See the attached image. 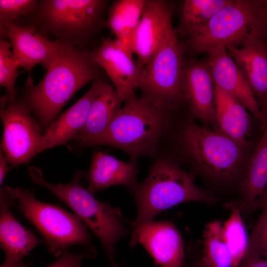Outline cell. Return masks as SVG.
<instances>
[{
    "label": "cell",
    "mask_w": 267,
    "mask_h": 267,
    "mask_svg": "<svg viewBox=\"0 0 267 267\" xmlns=\"http://www.w3.org/2000/svg\"><path fill=\"white\" fill-rule=\"evenodd\" d=\"M97 67L89 53L61 42L39 83L35 85L32 79H27L23 101L41 125L47 129L68 100L86 84L97 79Z\"/></svg>",
    "instance_id": "cell-1"
},
{
    "label": "cell",
    "mask_w": 267,
    "mask_h": 267,
    "mask_svg": "<svg viewBox=\"0 0 267 267\" xmlns=\"http://www.w3.org/2000/svg\"><path fill=\"white\" fill-rule=\"evenodd\" d=\"M194 179L193 173L186 171L177 162L159 158L151 165L145 179L130 190L137 216L133 221L123 218L124 222L132 227L152 221L162 211L180 204L195 201L213 204L220 200L196 186Z\"/></svg>",
    "instance_id": "cell-2"
},
{
    "label": "cell",
    "mask_w": 267,
    "mask_h": 267,
    "mask_svg": "<svg viewBox=\"0 0 267 267\" xmlns=\"http://www.w3.org/2000/svg\"><path fill=\"white\" fill-rule=\"evenodd\" d=\"M168 112L134 93L124 101L93 145H106L119 149L135 163L139 157L155 151L167 128Z\"/></svg>",
    "instance_id": "cell-3"
},
{
    "label": "cell",
    "mask_w": 267,
    "mask_h": 267,
    "mask_svg": "<svg viewBox=\"0 0 267 267\" xmlns=\"http://www.w3.org/2000/svg\"><path fill=\"white\" fill-rule=\"evenodd\" d=\"M29 175L35 184L44 187L67 205L75 215L98 237L110 262L115 260V246L122 238L132 234L126 227L120 213L108 203L96 199L81 184L83 172L78 171L66 184H53L44 179L42 170L31 166Z\"/></svg>",
    "instance_id": "cell-4"
},
{
    "label": "cell",
    "mask_w": 267,
    "mask_h": 267,
    "mask_svg": "<svg viewBox=\"0 0 267 267\" xmlns=\"http://www.w3.org/2000/svg\"><path fill=\"white\" fill-rule=\"evenodd\" d=\"M180 141L185 157L200 175L220 183L238 175L245 148L220 132L190 121L182 128Z\"/></svg>",
    "instance_id": "cell-5"
},
{
    "label": "cell",
    "mask_w": 267,
    "mask_h": 267,
    "mask_svg": "<svg viewBox=\"0 0 267 267\" xmlns=\"http://www.w3.org/2000/svg\"><path fill=\"white\" fill-rule=\"evenodd\" d=\"M185 48L173 25L160 47L143 68L137 89L143 98L167 111L185 103L183 87Z\"/></svg>",
    "instance_id": "cell-6"
},
{
    "label": "cell",
    "mask_w": 267,
    "mask_h": 267,
    "mask_svg": "<svg viewBox=\"0 0 267 267\" xmlns=\"http://www.w3.org/2000/svg\"><path fill=\"white\" fill-rule=\"evenodd\" d=\"M257 0H230L203 28L182 44L191 55L219 48L242 47L259 39L257 30Z\"/></svg>",
    "instance_id": "cell-7"
},
{
    "label": "cell",
    "mask_w": 267,
    "mask_h": 267,
    "mask_svg": "<svg viewBox=\"0 0 267 267\" xmlns=\"http://www.w3.org/2000/svg\"><path fill=\"white\" fill-rule=\"evenodd\" d=\"M19 208L40 232L48 251L59 257L73 245H91L87 226L64 209L37 199L29 189L12 188Z\"/></svg>",
    "instance_id": "cell-8"
},
{
    "label": "cell",
    "mask_w": 267,
    "mask_h": 267,
    "mask_svg": "<svg viewBox=\"0 0 267 267\" xmlns=\"http://www.w3.org/2000/svg\"><path fill=\"white\" fill-rule=\"evenodd\" d=\"M107 1L102 0H44L37 5L39 21L57 41L75 45L104 25Z\"/></svg>",
    "instance_id": "cell-9"
},
{
    "label": "cell",
    "mask_w": 267,
    "mask_h": 267,
    "mask_svg": "<svg viewBox=\"0 0 267 267\" xmlns=\"http://www.w3.org/2000/svg\"><path fill=\"white\" fill-rule=\"evenodd\" d=\"M24 102H15L0 110L3 132L1 150L12 168L28 163L43 151L41 126Z\"/></svg>",
    "instance_id": "cell-10"
},
{
    "label": "cell",
    "mask_w": 267,
    "mask_h": 267,
    "mask_svg": "<svg viewBox=\"0 0 267 267\" xmlns=\"http://www.w3.org/2000/svg\"><path fill=\"white\" fill-rule=\"evenodd\" d=\"M133 54L128 44L105 37L89 53L92 61L106 72L124 102L135 93L143 70Z\"/></svg>",
    "instance_id": "cell-11"
},
{
    "label": "cell",
    "mask_w": 267,
    "mask_h": 267,
    "mask_svg": "<svg viewBox=\"0 0 267 267\" xmlns=\"http://www.w3.org/2000/svg\"><path fill=\"white\" fill-rule=\"evenodd\" d=\"M130 246L142 244L156 265L183 267L185 252L180 232L171 222L150 221L132 227Z\"/></svg>",
    "instance_id": "cell-12"
},
{
    "label": "cell",
    "mask_w": 267,
    "mask_h": 267,
    "mask_svg": "<svg viewBox=\"0 0 267 267\" xmlns=\"http://www.w3.org/2000/svg\"><path fill=\"white\" fill-rule=\"evenodd\" d=\"M172 14V6L168 1L146 0L139 22L129 42L130 49L142 69L157 51L173 25Z\"/></svg>",
    "instance_id": "cell-13"
},
{
    "label": "cell",
    "mask_w": 267,
    "mask_h": 267,
    "mask_svg": "<svg viewBox=\"0 0 267 267\" xmlns=\"http://www.w3.org/2000/svg\"><path fill=\"white\" fill-rule=\"evenodd\" d=\"M183 87L185 103L191 117L219 131L215 102V85L205 61L191 58L185 60Z\"/></svg>",
    "instance_id": "cell-14"
},
{
    "label": "cell",
    "mask_w": 267,
    "mask_h": 267,
    "mask_svg": "<svg viewBox=\"0 0 267 267\" xmlns=\"http://www.w3.org/2000/svg\"><path fill=\"white\" fill-rule=\"evenodd\" d=\"M1 36L8 38L15 60L28 74L30 79L36 65L41 64L48 69L61 44L59 41H50L37 33L33 26H21L14 22L7 26Z\"/></svg>",
    "instance_id": "cell-15"
},
{
    "label": "cell",
    "mask_w": 267,
    "mask_h": 267,
    "mask_svg": "<svg viewBox=\"0 0 267 267\" xmlns=\"http://www.w3.org/2000/svg\"><path fill=\"white\" fill-rule=\"evenodd\" d=\"M215 86L237 98L263 123L264 114L242 72L226 48L219 47L208 53L204 59Z\"/></svg>",
    "instance_id": "cell-16"
},
{
    "label": "cell",
    "mask_w": 267,
    "mask_h": 267,
    "mask_svg": "<svg viewBox=\"0 0 267 267\" xmlns=\"http://www.w3.org/2000/svg\"><path fill=\"white\" fill-rule=\"evenodd\" d=\"M15 200L11 187L5 186L0 192V243L4 253V262L17 263L28 255L44 240L25 227L11 210Z\"/></svg>",
    "instance_id": "cell-17"
},
{
    "label": "cell",
    "mask_w": 267,
    "mask_h": 267,
    "mask_svg": "<svg viewBox=\"0 0 267 267\" xmlns=\"http://www.w3.org/2000/svg\"><path fill=\"white\" fill-rule=\"evenodd\" d=\"M103 81L96 79L89 89L75 103L58 117L43 135V151L65 144L85 125L89 109Z\"/></svg>",
    "instance_id": "cell-18"
},
{
    "label": "cell",
    "mask_w": 267,
    "mask_h": 267,
    "mask_svg": "<svg viewBox=\"0 0 267 267\" xmlns=\"http://www.w3.org/2000/svg\"><path fill=\"white\" fill-rule=\"evenodd\" d=\"M264 114V132L247 167L240 196L223 204L226 209L237 210L241 214L255 210V201L267 185V115Z\"/></svg>",
    "instance_id": "cell-19"
},
{
    "label": "cell",
    "mask_w": 267,
    "mask_h": 267,
    "mask_svg": "<svg viewBox=\"0 0 267 267\" xmlns=\"http://www.w3.org/2000/svg\"><path fill=\"white\" fill-rule=\"evenodd\" d=\"M136 163H126L101 151L93 153L88 173V189L93 194L114 185H124L130 191L137 183Z\"/></svg>",
    "instance_id": "cell-20"
},
{
    "label": "cell",
    "mask_w": 267,
    "mask_h": 267,
    "mask_svg": "<svg viewBox=\"0 0 267 267\" xmlns=\"http://www.w3.org/2000/svg\"><path fill=\"white\" fill-rule=\"evenodd\" d=\"M260 104L267 93V45L260 39L242 47L226 48Z\"/></svg>",
    "instance_id": "cell-21"
},
{
    "label": "cell",
    "mask_w": 267,
    "mask_h": 267,
    "mask_svg": "<svg viewBox=\"0 0 267 267\" xmlns=\"http://www.w3.org/2000/svg\"><path fill=\"white\" fill-rule=\"evenodd\" d=\"M123 102L114 88L103 81L92 102L85 125L73 139L93 145L106 130Z\"/></svg>",
    "instance_id": "cell-22"
},
{
    "label": "cell",
    "mask_w": 267,
    "mask_h": 267,
    "mask_svg": "<svg viewBox=\"0 0 267 267\" xmlns=\"http://www.w3.org/2000/svg\"><path fill=\"white\" fill-rule=\"evenodd\" d=\"M215 102L219 131L246 147L250 127L246 108L234 96L216 86Z\"/></svg>",
    "instance_id": "cell-23"
},
{
    "label": "cell",
    "mask_w": 267,
    "mask_h": 267,
    "mask_svg": "<svg viewBox=\"0 0 267 267\" xmlns=\"http://www.w3.org/2000/svg\"><path fill=\"white\" fill-rule=\"evenodd\" d=\"M146 0H116L110 7L104 26L129 45L130 38L140 20Z\"/></svg>",
    "instance_id": "cell-24"
},
{
    "label": "cell",
    "mask_w": 267,
    "mask_h": 267,
    "mask_svg": "<svg viewBox=\"0 0 267 267\" xmlns=\"http://www.w3.org/2000/svg\"><path fill=\"white\" fill-rule=\"evenodd\" d=\"M230 0H185L182 2L177 37L187 38L205 27Z\"/></svg>",
    "instance_id": "cell-25"
},
{
    "label": "cell",
    "mask_w": 267,
    "mask_h": 267,
    "mask_svg": "<svg viewBox=\"0 0 267 267\" xmlns=\"http://www.w3.org/2000/svg\"><path fill=\"white\" fill-rule=\"evenodd\" d=\"M197 261L204 267H232L230 252L223 236L222 223L220 221H213L206 225L202 254Z\"/></svg>",
    "instance_id": "cell-26"
},
{
    "label": "cell",
    "mask_w": 267,
    "mask_h": 267,
    "mask_svg": "<svg viewBox=\"0 0 267 267\" xmlns=\"http://www.w3.org/2000/svg\"><path fill=\"white\" fill-rule=\"evenodd\" d=\"M228 219L222 223L224 238L229 249L232 267H238L246 256L249 247V234L237 210H230Z\"/></svg>",
    "instance_id": "cell-27"
},
{
    "label": "cell",
    "mask_w": 267,
    "mask_h": 267,
    "mask_svg": "<svg viewBox=\"0 0 267 267\" xmlns=\"http://www.w3.org/2000/svg\"><path fill=\"white\" fill-rule=\"evenodd\" d=\"M18 63L15 60L8 41L0 40V85L4 87L6 93L2 98V103L9 104L15 102L16 89L15 84L18 75Z\"/></svg>",
    "instance_id": "cell-28"
},
{
    "label": "cell",
    "mask_w": 267,
    "mask_h": 267,
    "mask_svg": "<svg viewBox=\"0 0 267 267\" xmlns=\"http://www.w3.org/2000/svg\"><path fill=\"white\" fill-rule=\"evenodd\" d=\"M38 5L35 0H0V31L1 36L7 26L18 17L32 12Z\"/></svg>",
    "instance_id": "cell-29"
},
{
    "label": "cell",
    "mask_w": 267,
    "mask_h": 267,
    "mask_svg": "<svg viewBox=\"0 0 267 267\" xmlns=\"http://www.w3.org/2000/svg\"><path fill=\"white\" fill-rule=\"evenodd\" d=\"M261 209V213L249 234L248 252L267 259V207Z\"/></svg>",
    "instance_id": "cell-30"
},
{
    "label": "cell",
    "mask_w": 267,
    "mask_h": 267,
    "mask_svg": "<svg viewBox=\"0 0 267 267\" xmlns=\"http://www.w3.org/2000/svg\"><path fill=\"white\" fill-rule=\"evenodd\" d=\"M96 256V251L92 245L87 246L78 253H74L67 250L47 267H81L83 260L93 258Z\"/></svg>",
    "instance_id": "cell-31"
},
{
    "label": "cell",
    "mask_w": 267,
    "mask_h": 267,
    "mask_svg": "<svg viewBox=\"0 0 267 267\" xmlns=\"http://www.w3.org/2000/svg\"><path fill=\"white\" fill-rule=\"evenodd\" d=\"M256 21L260 39L267 45V0H257Z\"/></svg>",
    "instance_id": "cell-32"
},
{
    "label": "cell",
    "mask_w": 267,
    "mask_h": 267,
    "mask_svg": "<svg viewBox=\"0 0 267 267\" xmlns=\"http://www.w3.org/2000/svg\"><path fill=\"white\" fill-rule=\"evenodd\" d=\"M238 267H267V259L248 253Z\"/></svg>",
    "instance_id": "cell-33"
},
{
    "label": "cell",
    "mask_w": 267,
    "mask_h": 267,
    "mask_svg": "<svg viewBox=\"0 0 267 267\" xmlns=\"http://www.w3.org/2000/svg\"><path fill=\"white\" fill-rule=\"evenodd\" d=\"M8 162L6 160L3 152L0 150V185H1L3 180L10 169L12 168L8 165Z\"/></svg>",
    "instance_id": "cell-34"
},
{
    "label": "cell",
    "mask_w": 267,
    "mask_h": 267,
    "mask_svg": "<svg viewBox=\"0 0 267 267\" xmlns=\"http://www.w3.org/2000/svg\"><path fill=\"white\" fill-rule=\"evenodd\" d=\"M267 207V185L258 197L254 204V210Z\"/></svg>",
    "instance_id": "cell-35"
},
{
    "label": "cell",
    "mask_w": 267,
    "mask_h": 267,
    "mask_svg": "<svg viewBox=\"0 0 267 267\" xmlns=\"http://www.w3.org/2000/svg\"><path fill=\"white\" fill-rule=\"evenodd\" d=\"M33 264L30 262H23V261L17 263H8L4 262L0 267H31Z\"/></svg>",
    "instance_id": "cell-36"
},
{
    "label": "cell",
    "mask_w": 267,
    "mask_h": 267,
    "mask_svg": "<svg viewBox=\"0 0 267 267\" xmlns=\"http://www.w3.org/2000/svg\"><path fill=\"white\" fill-rule=\"evenodd\" d=\"M263 112L267 115V93L264 101L260 104Z\"/></svg>",
    "instance_id": "cell-37"
},
{
    "label": "cell",
    "mask_w": 267,
    "mask_h": 267,
    "mask_svg": "<svg viewBox=\"0 0 267 267\" xmlns=\"http://www.w3.org/2000/svg\"><path fill=\"white\" fill-rule=\"evenodd\" d=\"M110 267H119L115 262V260L110 262Z\"/></svg>",
    "instance_id": "cell-38"
},
{
    "label": "cell",
    "mask_w": 267,
    "mask_h": 267,
    "mask_svg": "<svg viewBox=\"0 0 267 267\" xmlns=\"http://www.w3.org/2000/svg\"><path fill=\"white\" fill-rule=\"evenodd\" d=\"M194 267H204L198 261H196Z\"/></svg>",
    "instance_id": "cell-39"
}]
</instances>
